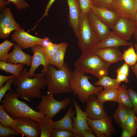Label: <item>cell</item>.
Here are the masks:
<instances>
[{
    "mask_svg": "<svg viewBox=\"0 0 137 137\" xmlns=\"http://www.w3.org/2000/svg\"><path fill=\"white\" fill-rule=\"evenodd\" d=\"M27 69H24L12 84L16 87L15 92L19 97L30 101L29 99L41 98V90L44 89L46 86L45 73H34L33 78L29 77Z\"/></svg>",
    "mask_w": 137,
    "mask_h": 137,
    "instance_id": "1",
    "label": "cell"
},
{
    "mask_svg": "<svg viewBox=\"0 0 137 137\" xmlns=\"http://www.w3.org/2000/svg\"><path fill=\"white\" fill-rule=\"evenodd\" d=\"M73 72L66 63H64L61 69L58 70L54 66L49 64L44 77L48 92L54 94L71 92L69 81Z\"/></svg>",
    "mask_w": 137,
    "mask_h": 137,
    "instance_id": "2",
    "label": "cell"
},
{
    "mask_svg": "<svg viewBox=\"0 0 137 137\" xmlns=\"http://www.w3.org/2000/svg\"><path fill=\"white\" fill-rule=\"evenodd\" d=\"M19 97L16 93L10 91L5 94L0 102L5 111L14 119L28 117L39 123L41 118L45 116L32 109L26 103L19 100Z\"/></svg>",
    "mask_w": 137,
    "mask_h": 137,
    "instance_id": "3",
    "label": "cell"
},
{
    "mask_svg": "<svg viewBox=\"0 0 137 137\" xmlns=\"http://www.w3.org/2000/svg\"><path fill=\"white\" fill-rule=\"evenodd\" d=\"M93 52L82 53L79 58L74 63V65L81 72L92 74L99 79L107 75L110 65Z\"/></svg>",
    "mask_w": 137,
    "mask_h": 137,
    "instance_id": "4",
    "label": "cell"
},
{
    "mask_svg": "<svg viewBox=\"0 0 137 137\" xmlns=\"http://www.w3.org/2000/svg\"><path fill=\"white\" fill-rule=\"evenodd\" d=\"M90 77L75 68L73 72L69 84L74 96H77L82 103L87 102L92 95H97L102 90L101 86L96 87L89 81Z\"/></svg>",
    "mask_w": 137,
    "mask_h": 137,
    "instance_id": "5",
    "label": "cell"
},
{
    "mask_svg": "<svg viewBox=\"0 0 137 137\" xmlns=\"http://www.w3.org/2000/svg\"><path fill=\"white\" fill-rule=\"evenodd\" d=\"M77 38L78 47L82 53L93 52L100 42L91 26L87 14L81 12Z\"/></svg>",
    "mask_w": 137,
    "mask_h": 137,
    "instance_id": "6",
    "label": "cell"
},
{
    "mask_svg": "<svg viewBox=\"0 0 137 137\" xmlns=\"http://www.w3.org/2000/svg\"><path fill=\"white\" fill-rule=\"evenodd\" d=\"M53 95L48 92L46 95H41V102L36 108L38 112L52 118L60 111L66 109L71 101L68 97H65L60 101L57 100L54 98Z\"/></svg>",
    "mask_w": 137,
    "mask_h": 137,
    "instance_id": "7",
    "label": "cell"
},
{
    "mask_svg": "<svg viewBox=\"0 0 137 137\" xmlns=\"http://www.w3.org/2000/svg\"><path fill=\"white\" fill-rule=\"evenodd\" d=\"M13 129L22 135L27 137H38L41 133L40 124L36 120L28 117L18 118Z\"/></svg>",
    "mask_w": 137,
    "mask_h": 137,
    "instance_id": "8",
    "label": "cell"
},
{
    "mask_svg": "<svg viewBox=\"0 0 137 137\" xmlns=\"http://www.w3.org/2000/svg\"><path fill=\"white\" fill-rule=\"evenodd\" d=\"M112 117L107 115L103 118L92 120L88 118L87 123L97 137H110L116 132L112 124Z\"/></svg>",
    "mask_w": 137,
    "mask_h": 137,
    "instance_id": "9",
    "label": "cell"
},
{
    "mask_svg": "<svg viewBox=\"0 0 137 137\" xmlns=\"http://www.w3.org/2000/svg\"><path fill=\"white\" fill-rule=\"evenodd\" d=\"M20 28L15 21L9 8L4 9L0 15V38H7L11 32Z\"/></svg>",
    "mask_w": 137,
    "mask_h": 137,
    "instance_id": "10",
    "label": "cell"
},
{
    "mask_svg": "<svg viewBox=\"0 0 137 137\" xmlns=\"http://www.w3.org/2000/svg\"><path fill=\"white\" fill-rule=\"evenodd\" d=\"M44 39L31 35L23 28L15 30L11 36L12 41L16 42L22 49L41 45Z\"/></svg>",
    "mask_w": 137,
    "mask_h": 137,
    "instance_id": "11",
    "label": "cell"
},
{
    "mask_svg": "<svg viewBox=\"0 0 137 137\" xmlns=\"http://www.w3.org/2000/svg\"><path fill=\"white\" fill-rule=\"evenodd\" d=\"M137 25L133 20L120 17L111 29L112 31L123 39L129 40Z\"/></svg>",
    "mask_w": 137,
    "mask_h": 137,
    "instance_id": "12",
    "label": "cell"
},
{
    "mask_svg": "<svg viewBox=\"0 0 137 137\" xmlns=\"http://www.w3.org/2000/svg\"><path fill=\"white\" fill-rule=\"evenodd\" d=\"M113 9L120 17L133 20L137 8L136 0H113Z\"/></svg>",
    "mask_w": 137,
    "mask_h": 137,
    "instance_id": "13",
    "label": "cell"
},
{
    "mask_svg": "<svg viewBox=\"0 0 137 137\" xmlns=\"http://www.w3.org/2000/svg\"><path fill=\"white\" fill-rule=\"evenodd\" d=\"M72 100L76 114L73 120V132L77 134V137H82L84 132L87 130L94 133L87 123L88 115L85 112L81 110L74 99H72Z\"/></svg>",
    "mask_w": 137,
    "mask_h": 137,
    "instance_id": "14",
    "label": "cell"
},
{
    "mask_svg": "<svg viewBox=\"0 0 137 137\" xmlns=\"http://www.w3.org/2000/svg\"><path fill=\"white\" fill-rule=\"evenodd\" d=\"M95 94L91 95L87 102L85 112L88 118L98 120L105 118L107 115L104 109V103L99 101Z\"/></svg>",
    "mask_w": 137,
    "mask_h": 137,
    "instance_id": "15",
    "label": "cell"
},
{
    "mask_svg": "<svg viewBox=\"0 0 137 137\" xmlns=\"http://www.w3.org/2000/svg\"><path fill=\"white\" fill-rule=\"evenodd\" d=\"M87 16L92 29L101 42L108 36L111 31V29L91 9L87 14Z\"/></svg>",
    "mask_w": 137,
    "mask_h": 137,
    "instance_id": "16",
    "label": "cell"
},
{
    "mask_svg": "<svg viewBox=\"0 0 137 137\" xmlns=\"http://www.w3.org/2000/svg\"><path fill=\"white\" fill-rule=\"evenodd\" d=\"M31 50L33 55L31 67L28 73L30 78L33 77L35 71L40 65H42L44 67L41 72L44 73L47 70L48 67L46 64L44 47L40 45H36L31 47Z\"/></svg>",
    "mask_w": 137,
    "mask_h": 137,
    "instance_id": "17",
    "label": "cell"
},
{
    "mask_svg": "<svg viewBox=\"0 0 137 137\" xmlns=\"http://www.w3.org/2000/svg\"><path fill=\"white\" fill-rule=\"evenodd\" d=\"M91 9L111 29L120 17L113 9L108 7L92 5Z\"/></svg>",
    "mask_w": 137,
    "mask_h": 137,
    "instance_id": "18",
    "label": "cell"
},
{
    "mask_svg": "<svg viewBox=\"0 0 137 137\" xmlns=\"http://www.w3.org/2000/svg\"><path fill=\"white\" fill-rule=\"evenodd\" d=\"M68 7V23L77 37L81 13L79 0H67Z\"/></svg>",
    "mask_w": 137,
    "mask_h": 137,
    "instance_id": "19",
    "label": "cell"
},
{
    "mask_svg": "<svg viewBox=\"0 0 137 137\" xmlns=\"http://www.w3.org/2000/svg\"><path fill=\"white\" fill-rule=\"evenodd\" d=\"M93 53L110 65L123 60V54L117 47L105 48L94 50Z\"/></svg>",
    "mask_w": 137,
    "mask_h": 137,
    "instance_id": "20",
    "label": "cell"
},
{
    "mask_svg": "<svg viewBox=\"0 0 137 137\" xmlns=\"http://www.w3.org/2000/svg\"><path fill=\"white\" fill-rule=\"evenodd\" d=\"M33 57L28 55L22 50L17 44L13 45L12 51L8 54L7 62L11 64H22L31 66Z\"/></svg>",
    "mask_w": 137,
    "mask_h": 137,
    "instance_id": "21",
    "label": "cell"
},
{
    "mask_svg": "<svg viewBox=\"0 0 137 137\" xmlns=\"http://www.w3.org/2000/svg\"><path fill=\"white\" fill-rule=\"evenodd\" d=\"M132 44V43L127 41L113 31H111L107 38L98 43L94 50L105 48H118L121 46H130Z\"/></svg>",
    "mask_w": 137,
    "mask_h": 137,
    "instance_id": "22",
    "label": "cell"
},
{
    "mask_svg": "<svg viewBox=\"0 0 137 137\" xmlns=\"http://www.w3.org/2000/svg\"><path fill=\"white\" fill-rule=\"evenodd\" d=\"M76 114V112L73 109L70 105L66 113L62 118L57 121H53L54 128L73 131V120Z\"/></svg>",
    "mask_w": 137,
    "mask_h": 137,
    "instance_id": "23",
    "label": "cell"
},
{
    "mask_svg": "<svg viewBox=\"0 0 137 137\" xmlns=\"http://www.w3.org/2000/svg\"><path fill=\"white\" fill-rule=\"evenodd\" d=\"M68 44L65 42L61 43L57 52L49 62V64L53 65L58 69H61L64 64V59L65 53Z\"/></svg>",
    "mask_w": 137,
    "mask_h": 137,
    "instance_id": "24",
    "label": "cell"
},
{
    "mask_svg": "<svg viewBox=\"0 0 137 137\" xmlns=\"http://www.w3.org/2000/svg\"><path fill=\"white\" fill-rule=\"evenodd\" d=\"M52 118L48 116L41 118L39 123L40 126V137H51L54 128Z\"/></svg>",
    "mask_w": 137,
    "mask_h": 137,
    "instance_id": "25",
    "label": "cell"
},
{
    "mask_svg": "<svg viewBox=\"0 0 137 137\" xmlns=\"http://www.w3.org/2000/svg\"><path fill=\"white\" fill-rule=\"evenodd\" d=\"M118 90L114 89H104L97 94L96 98L99 102L104 103L106 102H117Z\"/></svg>",
    "mask_w": 137,
    "mask_h": 137,
    "instance_id": "26",
    "label": "cell"
},
{
    "mask_svg": "<svg viewBox=\"0 0 137 137\" xmlns=\"http://www.w3.org/2000/svg\"><path fill=\"white\" fill-rule=\"evenodd\" d=\"M118 91L117 102L119 104L128 109L133 108L126 86L124 85L121 86Z\"/></svg>",
    "mask_w": 137,
    "mask_h": 137,
    "instance_id": "27",
    "label": "cell"
},
{
    "mask_svg": "<svg viewBox=\"0 0 137 137\" xmlns=\"http://www.w3.org/2000/svg\"><path fill=\"white\" fill-rule=\"evenodd\" d=\"M23 65L21 63L12 64L5 61H0V69L17 77L23 70Z\"/></svg>",
    "mask_w": 137,
    "mask_h": 137,
    "instance_id": "28",
    "label": "cell"
},
{
    "mask_svg": "<svg viewBox=\"0 0 137 137\" xmlns=\"http://www.w3.org/2000/svg\"><path fill=\"white\" fill-rule=\"evenodd\" d=\"M120 84L117 82L116 79L106 75L99 79L94 84L101 86L104 89H114L118 90L121 86Z\"/></svg>",
    "mask_w": 137,
    "mask_h": 137,
    "instance_id": "29",
    "label": "cell"
},
{
    "mask_svg": "<svg viewBox=\"0 0 137 137\" xmlns=\"http://www.w3.org/2000/svg\"><path fill=\"white\" fill-rule=\"evenodd\" d=\"M129 109L119 104L114 115L113 117L117 125L121 128L125 127Z\"/></svg>",
    "mask_w": 137,
    "mask_h": 137,
    "instance_id": "30",
    "label": "cell"
},
{
    "mask_svg": "<svg viewBox=\"0 0 137 137\" xmlns=\"http://www.w3.org/2000/svg\"><path fill=\"white\" fill-rule=\"evenodd\" d=\"M136 114L133 109H129L125 124V127L131 131L133 136L135 135L137 129V117Z\"/></svg>",
    "mask_w": 137,
    "mask_h": 137,
    "instance_id": "31",
    "label": "cell"
},
{
    "mask_svg": "<svg viewBox=\"0 0 137 137\" xmlns=\"http://www.w3.org/2000/svg\"><path fill=\"white\" fill-rule=\"evenodd\" d=\"M16 120L12 118L5 111L2 104L0 105V124L4 126L13 129Z\"/></svg>",
    "mask_w": 137,
    "mask_h": 137,
    "instance_id": "32",
    "label": "cell"
},
{
    "mask_svg": "<svg viewBox=\"0 0 137 137\" xmlns=\"http://www.w3.org/2000/svg\"><path fill=\"white\" fill-rule=\"evenodd\" d=\"M123 60L130 66L135 64L137 62V54L132 45L125 50L123 54Z\"/></svg>",
    "mask_w": 137,
    "mask_h": 137,
    "instance_id": "33",
    "label": "cell"
},
{
    "mask_svg": "<svg viewBox=\"0 0 137 137\" xmlns=\"http://www.w3.org/2000/svg\"><path fill=\"white\" fill-rule=\"evenodd\" d=\"M14 44V43L6 40L0 44V61L7 62L8 52L11 47Z\"/></svg>",
    "mask_w": 137,
    "mask_h": 137,
    "instance_id": "34",
    "label": "cell"
},
{
    "mask_svg": "<svg viewBox=\"0 0 137 137\" xmlns=\"http://www.w3.org/2000/svg\"><path fill=\"white\" fill-rule=\"evenodd\" d=\"M60 44L61 43L58 44L53 43L47 47H43L46 64L47 66L49 64V60L53 57L58 50Z\"/></svg>",
    "mask_w": 137,
    "mask_h": 137,
    "instance_id": "35",
    "label": "cell"
},
{
    "mask_svg": "<svg viewBox=\"0 0 137 137\" xmlns=\"http://www.w3.org/2000/svg\"><path fill=\"white\" fill-rule=\"evenodd\" d=\"M51 137H77V134L73 131L54 128Z\"/></svg>",
    "mask_w": 137,
    "mask_h": 137,
    "instance_id": "36",
    "label": "cell"
},
{
    "mask_svg": "<svg viewBox=\"0 0 137 137\" xmlns=\"http://www.w3.org/2000/svg\"><path fill=\"white\" fill-rule=\"evenodd\" d=\"M81 12L87 14L91 10L92 5V0H79Z\"/></svg>",
    "mask_w": 137,
    "mask_h": 137,
    "instance_id": "37",
    "label": "cell"
},
{
    "mask_svg": "<svg viewBox=\"0 0 137 137\" xmlns=\"http://www.w3.org/2000/svg\"><path fill=\"white\" fill-rule=\"evenodd\" d=\"M19 134L14 129L3 126L0 124V137H8L10 135H18Z\"/></svg>",
    "mask_w": 137,
    "mask_h": 137,
    "instance_id": "38",
    "label": "cell"
},
{
    "mask_svg": "<svg viewBox=\"0 0 137 137\" xmlns=\"http://www.w3.org/2000/svg\"><path fill=\"white\" fill-rule=\"evenodd\" d=\"M128 92L132 103L133 110L137 114V92L133 89H128Z\"/></svg>",
    "mask_w": 137,
    "mask_h": 137,
    "instance_id": "39",
    "label": "cell"
},
{
    "mask_svg": "<svg viewBox=\"0 0 137 137\" xmlns=\"http://www.w3.org/2000/svg\"><path fill=\"white\" fill-rule=\"evenodd\" d=\"M16 77L8 80L5 82V85L0 88V102L4 97L5 95L8 91L9 90L14 92L11 89L10 86L11 84L12 83Z\"/></svg>",
    "mask_w": 137,
    "mask_h": 137,
    "instance_id": "40",
    "label": "cell"
},
{
    "mask_svg": "<svg viewBox=\"0 0 137 137\" xmlns=\"http://www.w3.org/2000/svg\"><path fill=\"white\" fill-rule=\"evenodd\" d=\"M113 0H92V5L97 6L104 7L113 9Z\"/></svg>",
    "mask_w": 137,
    "mask_h": 137,
    "instance_id": "41",
    "label": "cell"
},
{
    "mask_svg": "<svg viewBox=\"0 0 137 137\" xmlns=\"http://www.w3.org/2000/svg\"><path fill=\"white\" fill-rule=\"evenodd\" d=\"M7 0L14 4L19 10L22 9H25L26 8L30 7L29 5L24 0Z\"/></svg>",
    "mask_w": 137,
    "mask_h": 137,
    "instance_id": "42",
    "label": "cell"
},
{
    "mask_svg": "<svg viewBox=\"0 0 137 137\" xmlns=\"http://www.w3.org/2000/svg\"><path fill=\"white\" fill-rule=\"evenodd\" d=\"M129 65L125 62L120 67L118 68L115 72L117 73L125 75L128 77L129 75Z\"/></svg>",
    "mask_w": 137,
    "mask_h": 137,
    "instance_id": "43",
    "label": "cell"
},
{
    "mask_svg": "<svg viewBox=\"0 0 137 137\" xmlns=\"http://www.w3.org/2000/svg\"><path fill=\"white\" fill-rule=\"evenodd\" d=\"M55 0H49L44 10V12L41 17V18L37 22V23L35 24V26L31 29H30V30L31 31V30L34 29L36 27V26L37 24L43 18H44L45 16H47L48 15V11L49 10L50 8V7L55 1Z\"/></svg>",
    "mask_w": 137,
    "mask_h": 137,
    "instance_id": "44",
    "label": "cell"
},
{
    "mask_svg": "<svg viewBox=\"0 0 137 137\" xmlns=\"http://www.w3.org/2000/svg\"><path fill=\"white\" fill-rule=\"evenodd\" d=\"M128 77L125 75L117 73L116 79L117 82L119 83L122 82H125L126 83H128L129 81Z\"/></svg>",
    "mask_w": 137,
    "mask_h": 137,
    "instance_id": "45",
    "label": "cell"
},
{
    "mask_svg": "<svg viewBox=\"0 0 137 137\" xmlns=\"http://www.w3.org/2000/svg\"><path fill=\"white\" fill-rule=\"evenodd\" d=\"M15 77H16L13 75L9 76L0 75V88L3 86L4 83L6 81Z\"/></svg>",
    "mask_w": 137,
    "mask_h": 137,
    "instance_id": "46",
    "label": "cell"
},
{
    "mask_svg": "<svg viewBox=\"0 0 137 137\" xmlns=\"http://www.w3.org/2000/svg\"><path fill=\"white\" fill-rule=\"evenodd\" d=\"M122 131L121 137H131L133 136L131 131L125 127L122 128Z\"/></svg>",
    "mask_w": 137,
    "mask_h": 137,
    "instance_id": "47",
    "label": "cell"
},
{
    "mask_svg": "<svg viewBox=\"0 0 137 137\" xmlns=\"http://www.w3.org/2000/svg\"><path fill=\"white\" fill-rule=\"evenodd\" d=\"M53 43L48 38L46 37L44 38V40L42 41L41 45L43 47H45L52 45Z\"/></svg>",
    "mask_w": 137,
    "mask_h": 137,
    "instance_id": "48",
    "label": "cell"
},
{
    "mask_svg": "<svg viewBox=\"0 0 137 137\" xmlns=\"http://www.w3.org/2000/svg\"><path fill=\"white\" fill-rule=\"evenodd\" d=\"M93 132L88 130H86L84 132L82 137H95L93 133Z\"/></svg>",
    "mask_w": 137,
    "mask_h": 137,
    "instance_id": "49",
    "label": "cell"
},
{
    "mask_svg": "<svg viewBox=\"0 0 137 137\" xmlns=\"http://www.w3.org/2000/svg\"><path fill=\"white\" fill-rule=\"evenodd\" d=\"M10 2L7 0H0V7L1 9L4 8L5 6L8 4Z\"/></svg>",
    "mask_w": 137,
    "mask_h": 137,
    "instance_id": "50",
    "label": "cell"
},
{
    "mask_svg": "<svg viewBox=\"0 0 137 137\" xmlns=\"http://www.w3.org/2000/svg\"><path fill=\"white\" fill-rule=\"evenodd\" d=\"M130 66L137 80V63L134 65Z\"/></svg>",
    "mask_w": 137,
    "mask_h": 137,
    "instance_id": "51",
    "label": "cell"
},
{
    "mask_svg": "<svg viewBox=\"0 0 137 137\" xmlns=\"http://www.w3.org/2000/svg\"><path fill=\"white\" fill-rule=\"evenodd\" d=\"M136 1L137 3V0H136ZM133 20L137 24V8L134 15L133 18Z\"/></svg>",
    "mask_w": 137,
    "mask_h": 137,
    "instance_id": "52",
    "label": "cell"
},
{
    "mask_svg": "<svg viewBox=\"0 0 137 137\" xmlns=\"http://www.w3.org/2000/svg\"><path fill=\"white\" fill-rule=\"evenodd\" d=\"M137 43V25L136 28L133 34Z\"/></svg>",
    "mask_w": 137,
    "mask_h": 137,
    "instance_id": "53",
    "label": "cell"
},
{
    "mask_svg": "<svg viewBox=\"0 0 137 137\" xmlns=\"http://www.w3.org/2000/svg\"><path fill=\"white\" fill-rule=\"evenodd\" d=\"M134 46L135 48L136 52L137 54V43H135L134 44Z\"/></svg>",
    "mask_w": 137,
    "mask_h": 137,
    "instance_id": "54",
    "label": "cell"
},
{
    "mask_svg": "<svg viewBox=\"0 0 137 137\" xmlns=\"http://www.w3.org/2000/svg\"></svg>",
    "mask_w": 137,
    "mask_h": 137,
    "instance_id": "55",
    "label": "cell"
}]
</instances>
